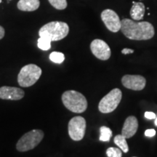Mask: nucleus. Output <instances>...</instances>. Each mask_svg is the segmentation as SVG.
Listing matches in <instances>:
<instances>
[{"label":"nucleus","instance_id":"f257e3e1","mask_svg":"<svg viewBox=\"0 0 157 157\" xmlns=\"http://www.w3.org/2000/svg\"><path fill=\"white\" fill-rule=\"evenodd\" d=\"M121 21V31L127 38L132 40H148L155 34L154 27L147 21L135 22L131 19L124 18Z\"/></svg>","mask_w":157,"mask_h":157},{"label":"nucleus","instance_id":"f03ea898","mask_svg":"<svg viewBox=\"0 0 157 157\" xmlns=\"http://www.w3.org/2000/svg\"><path fill=\"white\" fill-rule=\"evenodd\" d=\"M69 32V27L68 24L61 21H52L43 26L39 29V36L46 37L51 42L60 41L67 36Z\"/></svg>","mask_w":157,"mask_h":157},{"label":"nucleus","instance_id":"7ed1b4c3","mask_svg":"<svg viewBox=\"0 0 157 157\" xmlns=\"http://www.w3.org/2000/svg\"><path fill=\"white\" fill-rule=\"evenodd\" d=\"M62 102L66 109L74 113H83L87 109L86 98L75 90H68L63 93Z\"/></svg>","mask_w":157,"mask_h":157},{"label":"nucleus","instance_id":"20e7f679","mask_svg":"<svg viewBox=\"0 0 157 157\" xmlns=\"http://www.w3.org/2000/svg\"><path fill=\"white\" fill-rule=\"evenodd\" d=\"M42 69L35 64H28L23 66L17 76V82L22 87L34 85L42 75Z\"/></svg>","mask_w":157,"mask_h":157},{"label":"nucleus","instance_id":"39448f33","mask_svg":"<svg viewBox=\"0 0 157 157\" xmlns=\"http://www.w3.org/2000/svg\"><path fill=\"white\" fill-rule=\"evenodd\" d=\"M44 137V132L41 129H33L23 135L16 144L18 151L25 152L30 151L38 146Z\"/></svg>","mask_w":157,"mask_h":157},{"label":"nucleus","instance_id":"423d86ee","mask_svg":"<svg viewBox=\"0 0 157 157\" xmlns=\"http://www.w3.org/2000/svg\"><path fill=\"white\" fill-rule=\"evenodd\" d=\"M122 98L121 91L118 88H114L104 96L100 101L98 109L103 113H111L117 109Z\"/></svg>","mask_w":157,"mask_h":157},{"label":"nucleus","instance_id":"0eeeda50","mask_svg":"<svg viewBox=\"0 0 157 157\" xmlns=\"http://www.w3.org/2000/svg\"><path fill=\"white\" fill-rule=\"evenodd\" d=\"M86 131V120L82 117H73L68 122V135L74 141L83 139Z\"/></svg>","mask_w":157,"mask_h":157},{"label":"nucleus","instance_id":"6e6552de","mask_svg":"<svg viewBox=\"0 0 157 157\" xmlns=\"http://www.w3.org/2000/svg\"><path fill=\"white\" fill-rule=\"evenodd\" d=\"M101 19L106 28L111 32L117 33L121 30V21L117 13L111 9H106L101 13Z\"/></svg>","mask_w":157,"mask_h":157},{"label":"nucleus","instance_id":"1a4fd4ad","mask_svg":"<svg viewBox=\"0 0 157 157\" xmlns=\"http://www.w3.org/2000/svg\"><path fill=\"white\" fill-rule=\"evenodd\" d=\"M90 50L96 58L101 60H107L111 57V49L107 43L101 39L93 40L90 44Z\"/></svg>","mask_w":157,"mask_h":157},{"label":"nucleus","instance_id":"9d476101","mask_svg":"<svg viewBox=\"0 0 157 157\" xmlns=\"http://www.w3.org/2000/svg\"><path fill=\"white\" fill-rule=\"evenodd\" d=\"M121 82L124 87L135 91L143 90L146 84V78L140 75H125L121 78Z\"/></svg>","mask_w":157,"mask_h":157},{"label":"nucleus","instance_id":"9b49d317","mask_svg":"<svg viewBox=\"0 0 157 157\" xmlns=\"http://www.w3.org/2000/svg\"><path fill=\"white\" fill-rule=\"evenodd\" d=\"M25 93L22 89L14 87H0V98L3 100H11V101H18L24 97Z\"/></svg>","mask_w":157,"mask_h":157},{"label":"nucleus","instance_id":"f8f14e48","mask_svg":"<svg viewBox=\"0 0 157 157\" xmlns=\"http://www.w3.org/2000/svg\"><path fill=\"white\" fill-rule=\"evenodd\" d=\"M138 129V121L134 116L128 117L124 123V126L121 130V135L125 138H130L134 136Z\"/></svg>","mask_w":157,"mask_h":157},{"label":"nucleus","instance_id":"ddd939ff","mask_svg":"<svg viewBox=\"0 0 157 157\" xmlns=\"http://www.w3.org/2000/svg\"><path fill=\"white\" fill-rule=\"evenodd\" d=\"M132 7L130 10V16L134 21H141L143 18L146 12V7L144 4L140 2H132Z\"/></svg>","mask_w":157,"mask_h":157},{"label":"nucleus","instance_id":"4468645a","mask_svg":"<svg viewBox=\"0 0 157 157\" xmlns=\"http://www.w3.org/2000/svg\"><path fill=\"white\" fill-rule=\"evenodd\" d=\"M40 6L39 0H19L17 7L20 10L32 12L36 10Z\"/></svg>","mask_w":157,"mask_h":157},{"label":"nucleus","instance_id":"2eb2a0df","mask_svg":"<svg viewBox=\"0 0 157 157\" xmlns=\"http://www.w3.org/2000/svg\"><path fill=\"white\" fill-rule=\"evenodd\" d=\"M114 143L124 153H127L129 151V146L126 138L122 135H117L114 137Z\"/></svg>","mask_w":157,"mask_h":157},{"label":"nucleus","instance_id":"dca6fc26","mask_svg":"<svg viewBox=\"0 0 157 157\" xmlns=\"http://www.w3.org/2000/svg\"><path fill=\"white\" fill-rule=\"evenodd\" d=\"M100 140L103 142H109L112 137V131L109 127L103 126L100 128Z\"/></svg>","mask_w":157,"mask_h":157},{"label":"nucleus","instance_id":"f3484780","mask_svg":"<svg viewBox=\"0 0 157 157\" xmlns=\"http://www.w3.org/2000/svg\"><path fill=\"white\" fill-rule=\"evenodd\" d=\"M51 41L46 37L39 36L37 45L38 48L42 50H49L51 48Z\"/></svg>","mask_w":157,"mask_h":157},{"label":"nucleus","instance_id":"a211bd4d","mask_svg":"<svg viewBox=\"0 0 157 157\" xmlns=\"http://www.w3.org/2000/svg\"><path fill=\"white\" fill-rule=\"evenodd\" d=\"M50 59L52 62L55 63L60 64L64 61L65 56L63 53L60 52H52L50 55Z\"/></svg>","mask_w":157,"mask_h":157},{"label":"nucleus","instance_id":"6ab92c4d","mask_svg":"<svg viewBox=\"0 0 157 157\" xmlns=\"http://www.w3.org/2000/svg\"><path fill=\"white\" fill-rule=\"evenodd\" d=\"M49 2L52 7L57 10L66 9L67 7V1L66 0H48Z\"/></svg>","mask_w":157,"mask_h":157},{"label":"nucleus","instance_id":"aec40b11","mask_svg":"<svg viewBox=\"0 0 157 157\" xmlns=\"http://www.w3.org/2000/svg\"><path fill=\"white\" fill-rule=\"evenodd\" d=\"M106 155L108 157H121L122 152L120 148L110 147L106 150Z\"/></svg>","mask_w":157,"mask_h":157},{"label":"nucleus","instance_id":"412c9836","mask_svg":"<svg viewBox=\"0 0 157 157\" xmlns=\"http://www.w3.org/2000/svg\"><path fill=\"white\" fill-rule=\"evenodd\" d=\"M155 135H156V130L154 129H148L145 132V135H146V137H154Z\"/></svg>","mask_w":157,"mask_h":157},{"label":"nucleus","instance_id":"4be33fe9","mask_svg":"<svg viewBox=\"0 0 157 157\" xmlns=\"http://www.w3.org/2000/svg\"><path fill=\"white\" fill-rule=\"evenodd\" d=\"M145 117L147 119H156V116L154 112H151V111H146L145 113Z\"/></svg>","mask_w":157,"mask_h":157},{"label":"nucleus","instance_id":"5701e85b","mask_svg":"<svg viewBox=\"0 0 157 157\" xmlns=\"http://www.w3.org/2000/svg\"><path fill=\"white\" fill-rule=\"evenodd\" d=\"M134 52V50L129 48H124L121 50V53L124 55H127V54H132Z\"/></svg>","mask_w":157,"mask_h":157},{"label":"nucleus","instance_id":"b1692460","mask_svg":"<svg viewBox=\"0 0 157 157\" xmlns=\"http://www.w3.org/2000/svg\"><path fill=\"white\" fill-rule=\"evenodd\" d=\"M5 29H4L2 26L0 25V39H2L4 36H5Z\"/></svg>","mask_w":157,"mask_h":157},{"label":"nucleus","instance_id":"393cba45","mask_svg":"<svg viewBox=\"0 0 157 157\" xmlns=\"http://www.w3.org/2000/svg\"><path fill=\"white\" fill-rule=\"evenodd\" d=\"M155 125L157 126V117H156V119H155Z\"/></svg>","mask_w":157,"mask_h":157},{"label":"nucleus","instance_id":"a878e982","mask_svg":"<svg viewBox=\"0 0 157 157\" xmlns=\"http://www.w3.org/2000/svg\"><path fill=\"white\" fill-rule=\"evenodd\" d=\"M2 2V0H0V3H1Z\"/></svg>","mask_w":157,"mask_h":157},{"label":"nucleus","instance_id":"bb28decb","mask_svg":"<svg viewBox=\"0 0 157 157\" xmlns=\"http://www.w3.org/2000/svg\"><path fill=\"white\" fill-rule=\"evenodd\" d=\"M134 157H135V156H134Z\"/></svg>","mask_w":157,"mask_h":157}]
</instances>
